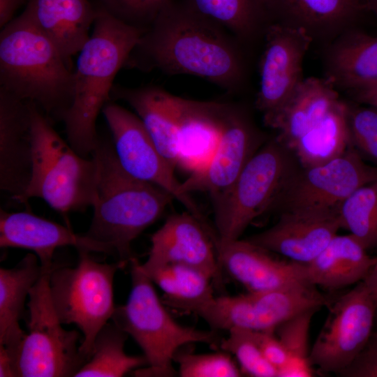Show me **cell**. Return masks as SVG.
Wrapping results in <instances>:
<instances>
[{"label": "cell", "instance_id": "obj_5", "mask_svg": "<svg viewBox=\"0 0 377 377\" xmlns=\"http://www.w3.org/2000/svg\"><path fill=\"white\" fill-rule=\"evenodd\" d=\"M29 103L31 175L16 201L40 198L64 215L92 207L98 173L96 160L77 154L54 129L43 112Z\"/></svg>", "mask_w": 377, "mask_h": 377}, {"label": "cell", "instance_id": "obj_6", "mask_svg": "<svg viewBox=\"0 0 377 377\" xmlns=\"http://www.w3.org/2000/svg\"><path fill=\"white\" fill-rule=\"evenodd\" d=\"M131 289L124 305L116 306L111 320L139 345L147 367L133 371L136 376L176 375L175 356L193 343L220 344L215 331L184 326L170 316L158 297L154 283L135 257L131 261Z\"/></svg>", "mask_w": 377, "mask_h": 377}, {"label": "cell", "instance_id": "obj_30", "mask_svg": "<svg viewBox=\"0 0 377 377\" xmlns=\"http://www.w3.org/2000/svg\"><path fill=\"white\" fill-rule=\"evenodd\" d=\"M128 334L112 323L97 334L89 359L74 377H121L147 365L144 355H128L124 351Z\"/></svg>", "mask_w": 377, "mask_h": 377}, {"label": "cell", "instance_id": "obj_21", "mask_svg": "<svg viewBox=\"0 0 377 377\" xmlns=\"http://www.w3.org/2000/svg\"><path fill=\"white\" fill-rule=\"evenodd\" d=\"M272 23L303 30L323 45L356 27L367 0H266Z\"/></svg>", "mask_w": 377, "mask_h": 377}, {"label": "cell", "instance_id": "obj_23", "mask_svg": "<svg viewBox=\"0 0 377 377\" xmlns=\"http://www.w3.org/2000/svg\"><path fill=\"white\" fill-rule=\"evenodd\" d=\"M29 8L40 30L57 47L71 66V57L88 40L97 15L91 0H30Z\"/></svg>", "mask_w": 377, "mask_h": 377}, {"label": "cell", "instance_id": "obj_18", "mask_svg": "<svg viewBox=\"0 0 377 377\" xmlns=\"http://www.w3.org/2000/svg\"><path fill=\"white\" fill-rule=\"evenodd\" d=\"M111 254L105 245L69 228L29 212H0V247L31 251L43 269H52L55 251L64 246Z\"/></svg>", "mask_w": 377, "mask_h": 377}, {"label": "cell", "instance_id": "obj_32", "mask_svg": "<svg viewBox=\"0 0 377 377\" xmlns=\"http://www.w3.org/2000/svg\"><path fill=\"white\" fill-rule=\"evenodd\" d=\"M318 309L299 313L280 324L274 331L288 358L279 377L312 376L313 367L309 360V337L312 318Z\"/></svg>", "mask_w": 377, "mask_h": 377}, {"label": "cell", "instance_id": "obj_14", "mask_svg": "<svg viewBox=\"0 0 377 377\" xmlns=\"http://www.w3.org/2000/svg\"><path fill=\"white\" fill-rule=\"evenodd\" d=\"M216 245L214 229L188 211L174 214L151 235L149 256L141 268L147 272L166 265H187L205 272L214 286L222 288Z\"/></svg>", "mask_w": 377, "mask_h": 377}, {"label": "cell", "instance_id": "obj_4", "mask_svg": "<svg viewBox=\"0 0 377 377\" xmlns=\"http://www.w3.org/2000/svg\"><path fill=\"white\" fill-rule=\"evenodd\" d=\"M91 156L97 182L91 225L84 235L107 246L119 260L135 258L134 240L162 215L174 198L163 188L138 179L119 164L111 142L100 138Z\"/></svg>", "mask_w": 377, "mask_h": 377}, {"label": "cell", "instance_id": "obj_11", "mask_svg": "<svg viewBox=\"0 0 377 377\" xmlns=\"http://www.w3.org/2000/svg\"><path fill=\"white\" fill-rule=\"evenodd\" d=\"M102 112L111 132L117 160L133 177L169 193L191 214L209 226L191 194L186 193L175 168L159 152L139 117L109 101Z\"/></svg>", "mask_w": 377, "mask_h": 377}, {"label": "cell", "instance_id": "obj_22", "mask_svg": "<svg viewBox=\"0 0 377 377\" xmlns=\"http://www.w3.org/2000/svg\"><path fill=\"white\" fill-rule=\"evenodd\" d=\"M324 77L350 95L377 84V36L356 27L323 45Z\"/></svg>", "mask_w": 377, "mask_h": 377}, {"label": "cell", "instance_id": "obj_29", "mask_svg": "<svg viewBox=\"0 0 377 377\" xmlns=\"http://www.w3.org/2000/svg\"><path fill=\"white\" fill-rule=\"evenodd\" d=\"M350 146L346 101L341 99L295 142L290 151L300 165L306 168L328 162L343 154Z\"/></svg>", "mask_w": 377, "mask_h": 377}, {"label": "cell", "instance_id": "obj_43", "mask_svg": "<svg viewBox=\"0 0 377 377\" xmlns=\"http://www.w3.org/2000/svg\"><path fill=\"white\" fill-rule=\"evenodd\" d=\"M367 9L371 10L377 18V0H367Z\"/></svg>", "mask_w": 377, "mask_h": 377}, {"label": "cell", "instance_id": "obj_13", "mask_svg": "<svg viewBox=\"0 0 377 377\" xmlns=\"http://www.w3.org/2000/svg\"><path fill=\"white\" fill-rule=\"evenodd\" d=\"M255 105L267 125L304 80L303 64L312 40L303 31L278 23L265 32Z\"/></svg>", "mask_w": 377, "mask_h": 377}, {"label": "cell", "instance_id": "obj_20", "mask_svg": "<svg viewBox=\"0 0 377 377\" xmlns=\"http://www.w3.org/2000/svg\"><path fill=\"white\" fill-rule=\"evenodd\" d=\"M30 103L0 88V188L17 200L31 170Z\"/></svg>", "mask_w": 377, "mask_h": 377}, {"label": "cell", "instance_id": "obj_25", "mask_svg": "<svg viewBox=\"0 0 377 377\" xmlns=\"http://www.w3.org/2000/svg\"><path fill=\"white\" fill-rule=\"evenodd\" d=\"M351 234L336 235L325 248L306 264L311 283L329 290L362 281L376 261Z\"/></svg>", "mask_w": 377, "mask_h": 377}, {"label": "cell", "instance_id": "obj_40", "mask_svg": "<svg viewBox=\"0 0 377 377\" xmlns=\"http://www.w3.org/2000/svg\"><path fill=\"white\" fill-rule=\"evenodd\" d=\"M353 101L377 108V84L350 95Z\"/></svg>", "mask_w": 377, "mask_h": 377}, {"label": "cell", "instance_id": "obj_24", "mask_svg": "<svg viewBox=\"0 0 377 377\" xmlns=\"http://www.w3.org/2000/svg\"><path fill=\"white\" fill-rule=\"evenodd\" d=\"M341 98L325 77H305L281 110L266 125L289 150L325 117Z\"/></svg>", "mask_w": 377, "mask_h": 377}, {"label": "cell", "instance_id": "obj_28", "mask_svg": "<svg viewBox=\"0 0 377 377\" xmlns=\"http://www.w3.org/2000/svg\"><path fill=\"white\" fill-rule=\"evenodd\" d=\"M145 273L163 291L164 304L181 312L196 315L215 297L212 279L196 268L172 264Z\"/></svg>", "mask_w": 377, "mask_h": 377}, {"label": "cell", "instance_id": "obj_44", "mask_svg": "<svg viewBox=\"0 0 377 377\" xmlns=\"http://www.w3.org/2000/svg\"><path fill=\"white\" fill-rule=\"evenodd\" d=\"M371 339L377 344V331L373 333Z\"/></svg>", "mask_w": 377, "mask_h": 377}, {"label": "cell", "instance_id": "obj_12", "mask_svg": "<svg viewBox=\"0 0 377 377\" xmlns=\"http://www.w3.org/2000/svg\"><path fill=\"white\" fill-rule=\"evenodd\" d=\"M327 306L328 313L310 349L309 360L320 371L336 374L369 343L377 309L363 281Z\"/></svg>", "mask_w": 377, "mask_h": 377}, {"label": "cell", "instance_id": "obj_15", "mask_svg": "<svg viewBox=\"0 0 377 377\" xmlns=\"http://www.w3.org/2000/svg\"><path fill=\"white\" fill-rule=\"evenodd\" d=\"M267 140L246 110L236 104L208 163L182 182L184 191L205 192L211 200L223 194Z\"/></svg>", "mask_w": 377, "mask_h": 377}, {"label": "cell", "instance_id": "obj_36", "mask_svg": "<svg viewBox=\"0 0 377 377\" xmlns=\"http://www.w3.org/2000/svg\"><path fill=\"white\" fill-rule=\"evenodd\" d=\"M95 6L128 24L147 29L171 0H93Z\"/></svg>", "mask_w": 377, "mask_h": 377}, {"label": "cell", "instance_id": "obj_34", "mask_svg": "<svg viewBox=\"0 0 377 377\" xmlns=\"http://www.w3.org/2000/svg\"><path fill=\"white\" fill-rule=\"evenodd\" d=\"M345 101L350 144L364 158L377 165V108Z\"/></svg>", "mask_w": 377, "mask_h": 377}, {"label": "cell", "instance_id": "obj_19", "mask_svg": "<svg viewBox=\"0 0 377 377\" xmlns=\"http://www.w3.org/2000/svg\"><path fill=\"white\" fill-rule=\"evenodd\" d=\"M269 253L246 239H237L218 249L223 272L243 286L248 293H265L310 283L305 264L279 260Z\"/></svg>", "mask_w": 377, "mask_h": 377}, {"label": "cell", "instance_id": "obj_37", "mask_svg": "<svg viewBox=\"0 0 377 377\" xmlns=\"http://www.w3.org/2000/svg\"><path fill=\"white\" fill-rule=\"evenodd\" d=\"M336 375L341 377H377V344L370 339L356 357Z\"/></svg>", "mask_w": 377, "mask_h": 377}, {"label": "cell", "instance_id": "obj_8", "mask_svg": "<svg viewBox=\"0 0 377 377\" xmlns=\"http://www.w3.org/2000/svg\"><path fill=\"white\" fill-rule=\"evenodd\" d=\"M77 251L75 267L54 265L50 273V292L61 323L74 324L82 332L80 349L88 360L97 334L112 318L116 307L114 275L128 263H101L88 251Z\"/></svg>", "mask_w": 377, "mask_h": 377}, {"label": "cell", "instance_id": "obj_10", "mask_svg": "<svg viewBox=\"0 0 377 377\" xmlns=\"http://www.w3.org/2000/svg\"><path fill=\"white\" fill-rule=\"evenodd\" d=\"M377 179V166L366 163L350 146L325 163L300 166L282 193L275 209L335 212L357 188Z\"/></svg>", "mask_w": 377, "mask_h": 377}, {"label": "cell", "instance_id": "obj_27", "mask_svg": "<svg viewBox=\"0 0 377 377\" xmlns=\"http://www.w3.org/2000/svg\"><path fill=\"white\" fill-rule=\"evenodd\" d=\"M182 3L223 27L244 46L263 37L272 24L266 0H184Z\"/></svg>", "mask_w": 377, "mask_h": 377}, {"label": "cell", "instance_id": "obj_38", "mask_svg": "<svg viewBox=\"0 0 377 377\" xmlns=\"http://www.w3.org/2000/svg\"><path fill=\"white\" fill-rule=\"evenodd\" d=\"M255 339L265 358L279 372L286 367L287 353L274 332L253 331Z\"/></svg>", "mask_w": 377, "mask_h": 377}, {"label": "cell", "instance_id": "obj_3", "mask_svg": "<svg viewBox=\"0 0 377 377\" xmlns=\"http://www.w3.org/2000/svg\"><path fill=\"white\" fill-rule=\"evenodd\" d=\"M0 88L61 121L73 97V71L38 27L29 8L0 33Z\"/></svg>", "mask_w": 377, "mask_h": 377}, {"label": "cell", "instance_id": "obj_16", "mask_svg": "<svg viewBox=\"0 0 377 377\" xmlns=\"http://www.w3.org/2000/svg\"><path fill=\"white\" fill-rule=\"evenodd\" d=\"M341 228L338 213L287 210L279 212V219L272 226L246 239L269 252L306 265Z\"/></svg>", "mask_w": 377, "mask_h": 377}, {"label": "cell", "instance_id": "obj_41", "mask_svg": "<svg viewBox=\"0 0 377 377\" xmlns=\"http://www.w3.org/2000/svg\"><path fill=\"white\" fill-rule=\"evenodd\" d=\"M15 376L14 362L10 353L3 345H0V377Z\"/></svg>", "mask_w": 377, "mask_h": 377}, {"label": "cell", "instance_id": "obj_26", "mask_svg": "<svg viewBox=\"0 0 377 377\" xmlns=\"http://www.w3.org/2000/svg\"><path fill=\"white\" fill-rule=\"evenodd\" d=\"M43 272L33 253H27L13 268L0 269V345L6 348L14 362L26 334L19 323L26 299Z\"/></svg>", "mask_w": 377, "mask_h": 377}, {"label": "cell", "instance_id": "obj_2", "mask_svg": "<svg viewBox=\"0 0 377 377\" xmlns=\"http://www.w3.org/2000/svg\"><path fill=\"white\" fill-rule=\"evenodd\" d=\"M96 8L93 31L79 52L73 71L72 103L61 119L68 144L87 158L98 144L96 122L111 100L114 80L146 30Z\"/></svg>", "mask_w": 377, "mask_h": 377}, {"label": "cell", "instance_id": "obj_35", "mask_svg": "<svg viewBox=\"0 0 377 377\" xmlns=\"http://www.w3.org/2000/svg\"><path fill=\"white\" fill-rule=\"evenodd\" d=\"M175 362L178 364L181 377H237L242 374L231 354L224 350L195 354L179 350Z\"/></svg>", "mask_w": 377, "mask_h": 377}, {"label": "cell", "instance_id": "obj_17", "mask_svg": "<svg viewBox=\"0 0 377 377\" xmlns=\"http://www.w3.org/2000/svg\"><path fill=\"white\" fill-rule=\"evenodd\" d=\"M177 126V167L189 175L202 170L212 157L236 105L173 97Z\"/></svg>", "mask_w": 377, "mask_h": 377}, {"label": "cell", "instance_id": "obj_31", "mask_svg": "<svg viewBox=\"0 0 377 377\" xmlns=\"http://www.w3.org/2000/svg\"><path fill=\"white\" fill-rule=\"evenodd\" d=\"M339 217L366 249L377 248V179L355 191L341 205Z\"/></svg>", "mask_w": 377, "mask_h": 377}, {"label": "cell", "instance_id": "obj_7", "mask_svg": "<svg viewBox=\"0 0 377 377\" xmlns=\"http://www.w3.org/2000/svg\"><path fill=\"white\" fill-rule=\"evenodd\" d=\"M300 166L293 153L275 136L264 142L230 188L211 200L217 251L239 239L256 219L275 209Z\"/></svg>", "mask_w": 377, "mask_h": 377}, {"label": "cell", "instance_id": "obj_42", "mask_svg": "<svg viewBox=\"0 0 377 377\" xmlns=\"http://www.w3.org/2000/svg\"><path fill=\"white\" fill-rule=\"evenodd\" d=\"M363 281L373 298L377 309V259Z\"/></svg>", "mask_w": 377, "mask_h": 377}, {"label": "cell", "instance_id": "obj_33", "mask_svg": "<svg viewBox=\"0 0 377 377\" xmlns=\"http://www.w3.org/2000/svg\"><path fill=\"white\" fill-rule=\"evenodd\" d=\"M220 342L222 350L233 355L242 374L252 377H279L278 370L264 356L253 330L234 328Z\"/></svg>", "mask_w": 377, "mask_h": 377}, {"label": "cell", "instance_id": "obj_39", "mask_svg": "<svg viewBox=\"0 0 377 377\" xmlns=\"http://www.w3.org/2000/svg\"><path fill=\"white\" fill-rule=\"evenodd\" d=\"M30 0H0V27L2 28L13 19L18 8Z\"/></svg>", "mask_w": 377, "mask_h": 377}, {"label": "cell", "instance_id": "obj_9", "mask_svg": "<svg viewBox=\"0 0 377 377\" xmlns=\"http://www.w3.org/2000/svg\"><path fill=\"white\" fill-rule=\"evenodd\" d=\"M52 269H44L30 290L28 333L16 354L15 376H74L87 361L78 346L79 332L63 328L53 306L50 292Z\"/></svg>", "mask_w": 377, "mask_h": 377}, {"label": "cell", "instance_id": "obj_1", "mask_svg": "<svg viewBox=\"0 0 377 377\" xmlns=\"http://www.w3.org/2000/svg\"><path fill=\"white\" fill-rule=\"evenodd\" d=\"M244 47L223 27L171 0L142 34L124 67L197 76L235 93L247 77Z\"/></svg>", "mask_w": 377, "mask_h": 377}]
</instances>
